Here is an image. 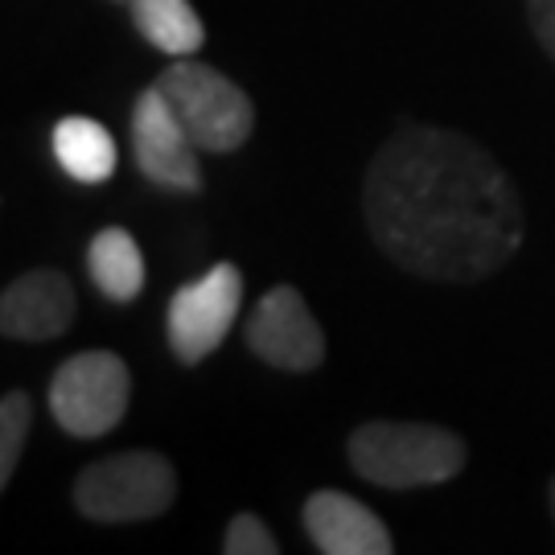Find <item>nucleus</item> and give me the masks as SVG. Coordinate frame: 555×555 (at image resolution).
Segmentation results:
<instances>
[{"label": "nucleus", "instance_id": "nucleus-1", "mask_svg": "<svg viewBox=\"0 0 555 555\" xmlns=\"http://www.w3.org/2000/svg\"><path fill=\"white\" fill-rule=\"evenodd\" d=\"M375 247L408 276L474 284L506 268L527 222L511 173L465 132L403 124L378 144L362 181Z\"/></svg>", "mask_w": 555, "mask_h": 555}, {"label": "nucleus", "instance_id": "nucleus-2", "mask_svg": "<svg viewBox=\"0 0 555 555\" xmlns=\"http://www.w3.org/2000/svg\"><path fill=\"white\" fill-rule=\"evenodd\" d=\"M350 469L383 490H420L453 481L465 469V437L440 424L371 420L346 440Z\"/></svg>", "mask_w": 555, "mask_h": 555}, {"label": "nucleus", "instance_id": "nucleus-3", "mask_svg": "<svg viewBox=\"0 0 555 555\" xmlns=\"http://www.w3.org/2000/svg\"><path fill=\"white\" fill-rule=\"evenodd\" d=\"M178 498V469L169 456L153 449H128V453L103 456L87 465L75 481V511L91 522H149L160 518Z\"/></svg>", "mask_w": 555, "mask_h": 555}, {"label": "nucleus", "instance_id": "nucleus-4", "mask_svg": "<svg viewBox=\"0 0 555 555\" xmlns=\"http://www.w3.org/2000/svg\"><path fill=\"white\" fill-rule=\"evenodd\" d=\"M157 87L173 103V112L202 153H235L256 132L251 95L206 62L178 59L160 70Z\"/></svg>", "mask_w": 555, "mask_h": 555}, {"label": "nucleus", "instance_id": "nucleus-5", "mask_svg": "<svg viewBox=\"0 0 555 555\" xmlns=\"http://www.w3.org/2000/svg\"><path fill=\"white\" fill-rule=\"evenodd\" d=\"M132 375L112 350H82L66 358L50 378V416L66 437L100 440L128 416Z\"/></svg>", "mask_w": 555, "mask_h": 555}, {"label": "nucleus", "instance_id": "nucleus-6", "mask_svg": "<svg viewBox=\"0 0 555 555\" xmlns=\"http://www.w3.org/2000/svg\"><path fill=\"white\" fill-rule=\"evenodd\" d=\"M238 305H243V272L235 263H215L206 276L178 288L165 313L169 350L178 354V362L198 366L215 354L235 325Z\"/></svg>", "mask_w": 555, "mask_h": 555}, {"label": "nucleus", "instance_id": "nucleus-7", "mask_svg": "<svg viewBox=\"0 0 555 555\" xmlns=\"http://www.w3.org/2000/svg\"><path fill=\"white\" fill-rule=\"evenodd\" d=\"M198 144L190 140L185 124L178 119L173 103L165 100L157 82L140 91L132 107V157H137L140 178H149L160 190L178 194H198L202 190V165Z\"/></svg>", "mask_w": 555, "mask_h": 555}, {"label": "nucleus", "instance_id": "nucleus-8", "mask_svg": "<svg viewBox=\"0 0 555 555\" xmlns=\"http://www.w3.org/2000/svg\"><path fill=\"white\" fill-rule=\"evenodd\" d=\"M247 350L284 375H309L325 362V334L293 284L268 288L247 321Z\"/></svg>", "mask_w": 555, "mask_h": 555}, {"label": "nucleus", "instance_id": "nucleus-9", "mask_svg": "<svg viewBox=\"0 0 555 555\" xmlns=\"http://www.w3.org/2000/svg\"><path fill=\"white\" fill-rule=\"evenodd\" d=\"M75 309H79L75 284L59 268H34L0 293V337L54 341L70 330Z\"/></svg>", "mask_w": 555, "mask_h": 555}, {"label": "nucleus", "instance_id": "nucleus-10", "mask_svg": "<svg viewBox=\"0 0 555 555\" xmlns=\"http://www.w3.org/2000/svg\"><path fill=\"white\" fill-rule=\"evenodd\" d=\"M305 531L325 555H391L396 539L387 522L358 498L341 490H318L305 502Z\"/></svg>", "mask_w": 555, "mask_h": 555}, {"label": "nucleus", "instance_id": "nucleus-11", "mask_svg": "<svg viewBox=\"0 0 555 555\" xmlns=\"http://www.w3.org/2000/svg\"><path fill=\"white\" fill-rule=\"evenodd\" d=\"M54 160L59 169L70 181H82V185H100L116 173L119 153H116V140L112 132L103 128L100 119H87V116H66L54 124Z\"/></svg>", "mask_w": 555, "mask_h": 555}, {"label": "nucleus", "instance_id": "nucleus-12", "mask_svg": "<svg viewBox=\"0 0 555 555\" xmlns=\"http://www.w3.org/2000/svg\"><path fill=\"white\" fill-rule=\"evenodd\" d=\"M87 272L95 280L107 300L128 305L140 297L144 288V256H140V243L124 227H103L100 235L87 243Z\"/></svg>", "mask_w": 555, "mask_h": 555}, {"label": "nucleus", "instance_id": "nucleus-13", "mask_svg": "<svg viewBox=\"0 0 555 555\" xmlns=\"http://www.w3.org/2000/svg\"><path fill=\"white\" fill-rule=\"evenodd\" d=\"M137 34L169 59H194L206 41V25L190 0H128Z\"/></svg>", "mask_w": 555, "mask_h": 555}, {"label": "nucleus", "instance_id": "nucleus-14", "mask_svg": "<svg viewBox=\"0 0 555 555\" xmlns=\"http://www.w3.org/2000/svg\"><path fill=\"white\" fill-rule=\"evenodd\" d=\"M29 424H34V399L25 391L0 396V494H4V486H9V477H13L21 453H25Z\"/></svg>", "mask_w": 555, "mask_h": 555}, {"label": "nucleus", "instance_id": "nucleus-15", "mask_svg": "<svg viewBox=\"0 0 555 555\" xmlns=\"http://www.w3.org/2000/svg\"><path fill=\"white\" fill-rule=\"evenodd\" d=\"M222 552L227 555H276L280 543L272 535V527L259 515L243 511L227 522V535H222Z\"/></svg>", "mask_w": 555, "mask_h": 555}, {"label": "nucleus", "instance_id": "nucleus-16", "mask_svg": "<svg viewBox=\"0 0 555 555\" xmlns=\"http://www.w3.org/2000/svg\"><path fill=\"white\" fill-rule=\"evenodd\" d=\"M527 21L535 29L539 46L547 50V59L555 62V0H527Z\"/></svg>", "mask_w": 555, "mask_h": 555}, {"label": "nucleus", "instance_id": "nucleus-17", "mask_svg": "<svg viewBox=\"0 0 555 555\" xmlns=\"http://www.w3.org/2000/svg\"><path fill=\"white\" fill-rule=\"evenodd\" d=\"M547 506H552V518H555V474H552V481H547Z\"/></svg>", "mask_w": 555, "mask_h": 555}, {"label": "nucleus", "instance_id": "nucleus-18", "mask_svg": "<svg viewBox=\"0 0 555 555\" xmlns=\"http://www.w3.org/2000/svg\"><path fill=\"white\" fill-rule=\"evenodd\" d=\"M112 4H128V0H112Z\"/></svg>", "mask_w": 555, "mask_h": 555}]
</instances>
